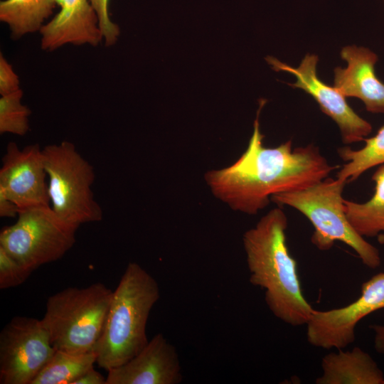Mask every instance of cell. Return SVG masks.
<instances>
[{
	"instance_id": "6da1fadb",
	"label": "cell",
	"mask_w": 384,
	"mask_h": 384,
	"mask_svg": "<svg viewBox=\"0 0 384 384\" xmlns=\"http://www.w3.org/2000/svg\"><path fill=\"white\" fill-rule=\"evenodd\" d=\"M260 106L247 147L232 165L208 171L205 180L213 196L231 209L256 215L273 195L302 189L327 177L331 166L319 148L311 144L293 149L288 140L270 148L263 145L260 129Z\"/></svg>"
},
{
	"instance_id": "7a4b0ae2",
	"label": "cell",
	"mask_w": 384,
	"mask_h": 384,
	"mask_svg": "<svg viewBox=\"0 0 384 384\" xmlns=\"http://www.w3.org/2000/svg\"><path fill=\"white\" fill-rule=\"evenodd\" d=\"M288 221L279 208L270 210L242 237L250 282L265 290V302L283 322L306 325L314 310L305 299L296 260L286 238Z\"/></svg>"
},
{
	"instance_id": "3957f363",
	"label": "cell",
	"mask_w": 384,
	"mask_h": 384,
	"mask_svg": "<svg viewBox=\"0 0 384 384\" xmlns=\"http://www.w3.org/2000/svg\"><path fill=\"white\" fill-rule=\"evenodd\" d=\"M160 297L156 279L129 262L113 294L102 334L94 349L97 364L108 371L123 365L148 343L146 324Z\"/></svg>"
},
{
	"instance_id": "277c9868",
	"label": "cell",
	"mask_w": 384,
	"mask_h": 384,
	"mask_svg": "<svg viewBox=\"0 0 384 384\" xmlns=\"http://www.w3.org/2000/svg\"><path fill=\"white\" fill-rule=\"evenodd\" d=\"M346 182L327 177L308 187L273 195L271 201L302 213L314 226L311 241L319 250H330L336 241L352 248L370 269L381 263L378 250L361 235L348 221L343 191Z\"/></svg>"
},
{
	"instance_id": "5b68a950",
	"label": "cell",
	"mask_w": 384,
	"mask_h": 384,
	"mask_svg": "<svg viewBox=\"0 0 384 384\" xmlns=\"http://www.w3.org/2000/svg\"><path fill=\"white\" fill-rule=\"evenodd\" d=\"M113 291L101 282L68 287L51 296L41 319L55 350L94 352L102 334Z\"/></svg>"
},
{
	"instance_id": "8992f818",
	"label": "cell",
	"mask_w": 384,
	"mask_h": 384,
	"mask_svg": "<svg viewBox=\"0 0 384 384\" xmlns=\"http://www.w3.org/2000/svg\"><path fill=\"white\" fill-rule=\"evenodd\" d=\"M43 154L54 213L77 228L84 223L101 221L102 210L92 190L94 169L75 146L63 141L43 147Z\"/></svg>"
},
{
	"instance_id": "52a82bcc",
	"label": "cell",
	"mask_w": 384,
	"mask_h": 384,
	"mask_svg": "<svg viewBox=\"0 0 384 384\" xmlns=\"http://www.w3.org/2000/svg\"><path fill=\"white\" fill-rule=\"evenodd\" d=\"M77 230L50 206L23 209L14 224L1 230L0 246L33 272L63 257L74 245Z\"/></svg>"
},
{
	"instance_id": "ba28073f",
	"label": "cell",
	"mask_w": 384,
	"mask_h": 384,
	"mask_svg": "<svg viewBox=\"0 0 384 384\" xmlns=\"http://www.w3.org/2000/svg\"><path fill=\"white\" fill-rule=\"evenodd\" d=\"M55 351L41 319L13 317L0 333V383L31 384Z\"/></svg>"
},
{
	"instance_id": "9c48e42d",
	"label": "cell",
	"mask_w": 384,
	"mask_h": 384,
	"mask_svg": "<svg viewBox=\"0 0 384 384\" xmlns=\"http://www.w3.org/2000/svg\"><path fill=\"white\" fill-rule=\"evenodd\" d=\"M384 308V272L365 282L360 297L348 305L325 311L314 310L306 323L308 342L324 349H343L353 343L358 323Z\"/></svg>"
},
{
	"instance_id": "30bf717a",
	"label": "cell",
	"mask_w": 384,
	"mask_h": 384,
	"mask_svg": "<svg viewBox=\"0 0 384 384\" xmlns=\"http://www.w3.org/2000/svg\"><path fill=\"white\" fill-rule=\"evenodd\" d=\"M267 61L275 71H285L294 75L296 81L289 84L311 95L319 105L321 110L338 125L344 144L363 141L373 129L370 122L361 117L349 106L343 96L333 86L321 81L316 73L319 58L307 53L297 68L282 63L273 57Z\"/></svg>"
},
{
	"instance_id": "8fae6325",
	"label": "cell",
	"mask_w": 384,
	"mask_h": 384,
	"mask_svg": "<svg viewBox=\"0 0 384 384\" xmlns=\"http://www.w3.org/2000/svg\"><path fill=\"white\" fill-rule=\"evenodd\" d=\"M43 149L38 144L19 149L8 144L0 169V191L21 210L50 206Z\"/></svg>"
},
{
	"instance_id": "7c38bea8",
	"label": "cell",
	"mask_w": 384,
	"mask_h": 384,
	"mask_svg": "<svg viewBox=\"0 0 384 384\" xmlns=\"http://www.w3.org/2000/svg\"><path fill=\"white\" fill-rule=\"evenodd\" d=\"M107 384H178L182 380L175 347L156 334L136 356L107 371Z\"/></svg>"
},
{
	"instance_id": "4fadbf2b",
	"label": "cell",
	"mask_w": 384,
	"mask_h": 384,
	"mask_svg": "<svg viewBox=\"0 0 384 384\" xmlns=\"http://www.w3.org/2000/svg\"><path fill=\"white\" fill-rule=\"evenodd\" d=\"M60 11L40 30L41 48L53 51L64 45L98 46L103 40L99 18L90 0H55Z\"/></svg>"
},
{
	"instance_id": "5bb4252c",
	"label": "cell",
	"mask_w": 384,
	"mask_h": 384,
	"mask_svg": "<svg viewBox=\"0 0 384 384\" xmlns=\"http://www.w3.org/2000/svg\"><path fill=\"white\" fill-rule=\"evenodd\" d=\"M341 57L347 66L334 69V87L345 97L361 100L368 112L384 113V83L375 74L376 53L365 47L348 46L341 49Z\"/></svg>"
},
{
	"instance_id": "9a60e30c",
	"label": "cell",
	"mask_w": 384,
	"mask_h": 384,
	"mask_svg": "<svg viewBox=\"0 0 384 384\" xmlns=\"http://www.w3.org/2000/svg\"><path fill=\"white\" fill-rule=\"evenodd\" d=\"M322 374L316 384H383L384 374L370 354L359 347L339 349L321 360Z\"/></svg>"
},
{
	"instance_id": "2e32d148",
	"label": "cell",
	"mask_w": 384,
	"mask_h": 384,
	"mask_svg": "<svg viewBox=\"0 0 384 384\" xmlns=\"http://www.w3.org/2000/svg\"><path fill=\"white\" fill-rule=\"evenodd\" d=\"M55 0H3L0 21L6 23L13 39L40 31L56 7Z\"/></svg>"
},
{
	"instance_id": "e0dca14e",
	"label": "cell",
	"mask_w": 384,
	"mask_h": 384,
	"mask_svg": "<svg viewBox=\"0 0 384 384\" xmlns=\"http://www.w3.org/2000/svg\"><path fill=\"white\" fill-rule=\"evenodd\" d=\"M372 180L375 189L368 201L363 203L343 201L348 221L364 238L384 233V164L374 172Z\"/></svg>"
},
{
	"instance_id": "ac0fdd59",
	"label": "cell",
	"mask_w": 384,
	"mask_h": 384,
	"mask_svg": "<svg viewBox=\"0 0 384 384\" xmlns=\"http://www.w3.org/2000/svg\"><path fill=\"white\" fill-rule=\"evenodd\" d=\"M96 363L95 352L72 353L55 350L31 384H73Z\"/></svg>"
},
{
	"instance_id": "d6986e66",
	"label": "cell",
	"mask_w": 384,
	"mask_h": 384,
	"mask_svg": "<svg viewBox=\"0 0 384 384\" xmlns=\"http://www.w3.org/2000/svg\"><path fill=\"white\" fill-rule=\"evenodd\" d=\"M363 141L366 144L360 149L344 146L338 150L340 158L347 163L338 171L336 178L346 183L352 182L368 169L384 164V125L375 136Z\"/></svg>"
},
{
	"instance_id": "ffe728a7",
	"label": "cell",
	"mask_w": 384,
	"mask_h": 384,
	"mask_svg": "<svg viewBox=\"0 0 384 384\" xmlns=\"http://www.w3.org/2000/svg\"><path fill=\"white\" fill-rule=\"evenodd\" d=\"M21 89L0 98V133L23 136L29 130L30 109L22 104Z\"/></svg>"
},
{
	"instance_id": "44dd1931",
	"label": "cell",
	"mask_w": 384,
	"mask_h": 384,
	"mask_svg": "<svg viewBox=\"0 0 384 384\" xmlns=\"http://www.w3.org/2000/svg\"><path fill=\"white\" fill-rule=\"evenodd\" d=\"M32 271L12 257L0 246V289H6L23 283Z\"/></svg>"
},
{
	"instance_id": "7402d4cb",
	"label": "cell",
	"mask_w": 384,
	"mask_h": 384,
	"mask_svg": "<svg viewBox=\"0 0 384 384\" xmlns=\"http://www.w3.org/2000/svg\"><path fill=\"white\" fill-rule=\"evenodd\" d=\"M99 18V25L106 46H112L118 39L119 27L114 23L109 15V0H90Z\"/></svg>"
},
{
	"instance_id": "603a6c76",
	"label": "cell",
	"mask_w": 384,
	"mask_h": 384,
	"mask_svg": "<svg viewBox=\"0 0 384 384\" xmlns=\"http://www.w3.org/2000/svg\"><path fill=\"white\" fill-rule=\"evenodd\" d=\"M20 81L12 65L0 54V95H6L19 90Z\"/></svg>"
},
{
	"instance_id": "cb8c5ba5",
	"label": "cell",
	"mask_w": 384,
	"mask_h": 384,
	"mask_svg": "<svg viewBox=\"0 0 384 384\" xmlns=\"http://www.w3.org/2000/svg\"><path fill=\"white\" fill-rule=\"evenodd\" d=\"M19 208L6 195L0 191V216L3 218H14L18 216Z\"/></svg>"
},
{
	"instance_id": "d4e9b609",
	"label": "cell",
	"mask_w": 384,
	"mask_h": 384,
	"mask_svg": "<svg viewBox=\"0 0 384 384\" xmlns=\"http://www.w3.org/2000/svg\"><path fill=\"white\" fill-rule=\"evenodd\" d=\"M73 384H107L106 378L94 367L76 379Z\"/></svg>"
},
{
	"instance_id": "484cf974",
	"label": "cell",
	"mask_w": 384,
	"mask_h": 384,
	"mask_svg": "<svg viewBox=\"0 0 384 384\" xmlns=\"http://www.w3.org/2000/svg\"><path fill=\"white\" fill-rule=\"evenodd\" d=\"M370 328L374 334L375 350L378 353L384 354V325L373 324Z\"/></svg>"
}]
</instances>
